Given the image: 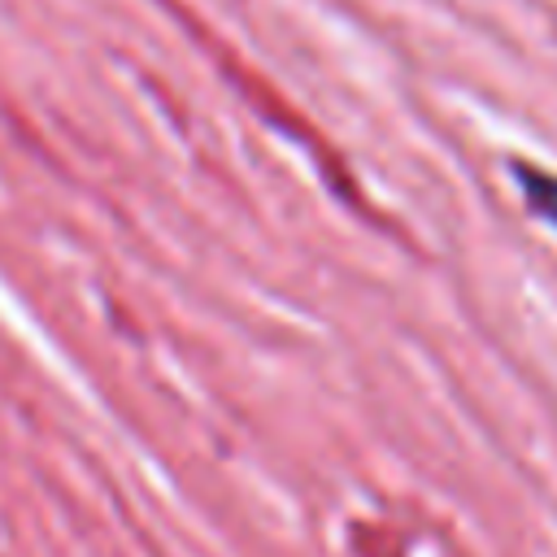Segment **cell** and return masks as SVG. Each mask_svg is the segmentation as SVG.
Returning a JSON list of instances; mask_svg holds the SVG:
<instances>
[{"mask_svg":"<svg viewBox=\"0 0 557 557\" xmlns=\"http://www.w3.org/2000/svg\"><path fill=\"white\" fill-rule=\"evenodd\" d=\"M513 174L522 183V196H527L531 213H540V218H548L557 226V174L535 170V165H522V161L513 165Z\"/></svg>","mask_w":557,"mask_h":557,"instance_id":"cell-1","label":"cell"}]
</instances>
